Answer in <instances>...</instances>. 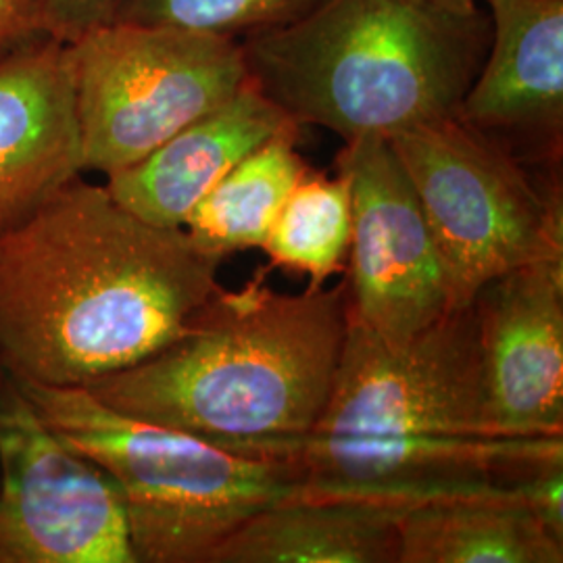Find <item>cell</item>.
I'll return each mask as SVG.
<instances>
[{
    "instance_id": "obj_17",
    "label": "cell",
    "mask_w": 563,
    "mask_h": 563,
    "mask_svg": "<svg viewBox=\"0 0 563 563\" xmlns=\"http://www.w3.org/2000/svg\"><path fill=\"white\" fill-rule=\"evenodd\" d=\"M351 242V192L339 174H307L292 188L262 249L274 265L309 276L320 288L336 274Z\"/></svg>"
},
{
    "instance_id": "obj_20",
    "label": "cell",
    "mask_w": 563,
    "mask_h": 563,
    "mask_svg": "<svg viewBox=\"0 0 563 563\" xmlns=\"http://www.w3.org/2000/svg\"><path fill=\"white\" fill-rule=\"evenodd\" d=\"M516 486L522 504L563 541V457L534 467Z\"/></svg>"
},
{
    "instance_id": "obj_6",
    "label": "cell",
    "mask_w": 563,
    "mask_h": 563,
    "mask_svg": "<svg viewBox=\"0 0 563 563\" xmlns=\"http://www.w3.org/2000/svg\"><path fill=\"white\" fill-rule=\"evenodd\" d=\"M388 141L441 253L453 309L511 269L563 260L562 188L534 180L501 142L457 113Z\"/></svg>"
},
{
    "instance_id": "obj_9",
    "label": "cell",
    "mask_w": 563,
    "mask_h": 563,
    "mask_svg": "<svg viewBox=\"0 0 563 563\" xmlns=\"http://www.w3.org/2000/svg\"><path fill=\"white\" fill-rule=\"evenodd\" d=\"M336 167L351 192L349 320L383 341H407L453 309L420 199L386 136L346 141Z\"/></svg>"
},
{
    "instance_id": "obj_10",
    "label": "cell",
    "mask_w": 563,
    "mask_h": 563,
    "mask_svg": "<svg viewBox=\"0 0 563 563\" xmlns=\"http://www.w3.org/2000/svg\"><path fill=\"white\" fill-rule=\"evenodd\" d=\"M472 309L497 434L563 437V260L486 282Z\"/></svg>"
},
{
    "instance_id": "obj_1",
    "label": "cell",
    "mask_w": 563,
    "mask_h": 563,
    "mask_svg": "<svg viewBox=\"0 0 563 563\" xmlns=\"http://www.w3.org/2000/svg\"><path fill=\"white\" fill-rule=\"evenodd\" d=\"M265 457L297 463L311 499L522 501L516 483L563 457V437L497 434L470 305L397 344L349 320L322 418Z\"/></svg>"
},
{
    "instance_id": "obj_5",
    "label": "cell",
    "mask_w": 563,
    "mask_h": 563,
    "mask_svg": "<svg viewBox=\"0 0 563 563\" xmlns=\"http://www.w3.org/2000/svg\"><path fill=\"white\" fill-rule=\"evenodd\" d=\"M11 378L60 439L120 486L136 563H211L263 509L311 499L295 462L232 453L188 432L142 422L81 386Z\"/></svg>"
},
{
    "instance_id": "obj_2",
    "label": "cell",
    "mask_w": 563,
    "mask_h": 563,
    "mask_svg": "<svg viewBox=\"0 0 563 563\" xmlns=\"http://www.w3.org/2000/svg\"><path fill=\"white\" fill-rule=\"evenodd\" d=\"M218 265L76 178L0 234V369L84 388L144 362L220 290Z\"/></svg>"
},
{
    "instance_id": "obj_3",
    "label": "cell",
    "mask_w": 563,
    "mask_h": 563,
    "mask_svg": "<svg viewBox=\"0 0 563 563\" xmlns=\"http://www.w3.org/2000/svg\"><path fill=\"white\" fill-rule=\"evenodd\" d=\"M349 325L346 288L218 290L178 341L84 386L107 407L265 457L322 418Z\"/></svg>"
},
{
    "instance_id": "obj_18",
    "label": "cell",
    "mask_w": 563,
    "mask_h": 563,
    "mask_svg": "<svg viewBox=\"0 0 563 563\" xmlns=\"http://www.w3.org/2000/svg\"><path fill=\"white\" fill-rule=\"evenodd\" d=\"M320 0H128L115 21L169 25L242 41L299 20Z\"/></svg>"
},
{
    "instance_id": "obj_16",
    "label": "cell",
    "mask_w": 563,
    "mask_h": 563,
    "mask_svg": "<svg viewBox=\"0 0 563 563\" xmlns=\"http://www.w3.org/2000/svg\"><path fill=\"white\" fill-rule=\"evenodd\" d=\"M297 134L265 142L218 181L184 223L195 249L213 262L262 246L282 205L307 174L295 151Z\"/></svg>"
},
{
    "instance_id": "obj_7",
    "label": "cell",
    "mask_w": 563,
    "mask_h": 563,
    "mask_svg": "<svg viewBox=\"0 0 563 563\" xmlns=\"http://www.w3.org/2000/svg\"><path fill=\"white\" fill-rule=\"evenodd\" d=\"M84 172L144 159L249 81L241 42L169 25L113 21L69 42Z\"/></svg>"
},
{
    "instance_id": "obj_15",
    "label": "cell",
    "mask_w": 563,
    "mask_h": 563,
    "mask_svg": "<svg viewBox=\"0 0 563 563\" xmlns=\"http://www.w3.org/2000/svg\"><path fill=\"white\" fill-rule=\"evenodd\" d=\"M562 562V539L518 499L418 505L399 520V563Z\"/></svg>"
},
{
    "instance_id": "obj_8",
    "label": "cell",
    "mask_w": 563,
    "mask_h": 563,
    "mask_svg": "<svg viewBox=\"0 0 563 563\" xmlns=\"http://www.w3.org/2000/svg\"><path fill=\"white\" fill-rule=\"evenodd\" d=\"M0 563H136L120 486L0 369Z\"/></svg>"
},
{
    "instance_id": "obj_21",
    "label": "cell",
    "mask_w": 563,
    "mask_h": 563,
    "mask_svg": "<svg viewBox=\"0 0 563 563\" xmlns=\"http://www.w3.org/2000/svg\"><path fill=\"white\" fill-rule=\"evenodd\" d=\"M34 0H0V55L44 38Z\"/></svg>"
},
{
    "instance_id": "obj_11",
    "label": "cell",
    "mask_w": 563,
    "mask_h": 563,
    "mask_svg": "<svg viewBox=\"0 0 563 563\" xmlns=\"http://www.w3.org/2000/svg\"><path fill=\"white\" fill-rule=\"evenodd\" d=\"M80 120L67 42L0 55V234L80 178Z\"/></svg>"
},
{
    "instance_id": "obj_4",
    "label": "cell",
    "mask_w": 563,
    "mask_h": 563,
    "mask_svg": "<svg viewBox=\"0 0 563 563\" xmlns=\"http://www.w3.org/2000/svg\"><path fill=\"white\" fill-rule=\"evenodd\" d=\"M249 81L297 125L390 139L455 115L483 65L490 20L422 0H320L244 36Z\"/></svg>"
},
{
    "instance_id": "obj_22",
    "label": "cell",
    "mask_w": 563,
    "mask_h": 563,
    "mask_svg": "<svg viewBox=\"0 0 563 563\" xmlns=\"http://www.w3.org/2000/svg\"><path fill=\"white\" fill-rule=\"evenodd\" d=\"M432 7H439L449 13H460V15H470L478 11V0H422Z\"/></svg>"
},
{
    "instance_id": "obj_13",
    "label": "cell",
    "mask_w": 563,
    "mask_h": 563,
    "mask_svg": "<svg viewBox=\"0 0 563 563\" xmlns=\"http://www.w3.org/2000/svg\"><path fill=\"white\" fill-rule=\"evenodd\" d=\"M282 134H299V125L246 81L230 101L181 128L144 159L107 176V190L144 222L184 228L236 163Z\"/></svg>"
},
{
    "instance_id": "obj_12",
    "label": "cell",
    "mask_w": 563,
    "mask_h": 563,
    "mask_svg": "<svg viewBox=\"0 0 563 563\" xmlns=\"http://www.w3.org/2000/svg\"><path fill=\"white\" fill-rule=\"evenodd\" d=\"M490 42L457 115L486 136L551 159L563 128V0H486Z\"/></svg>"
},
{
    "instance_id": "obj_19",
    "label": "cell",
    "mask_w": 563,
    "mask_h": 563,
    "mask_svg": "<svg viewBox=\"0 0 563 563\" xmlns=\"http://www.w3.org/2000/svg\"><path fill=\"white\" fill-rule=\"evenodd\" d=\"M125 2L128 0H34L44 34L67 44L95 27L113 23Z\"/></svg>"
},
{
    "instance_id": "obj_14",
    "label": "cell",
    "mask_w": 563,
    "mask_h": 563,
    "mask_svg": "<svg viewBox=\"0 0 563 563\" xmlns=\"http://www.w3.org/2000/svg\"><path fill=\"white\" fill-rule=\"evenodd\" d=\"M401 507L301 499L242 523L211 563H399Z\"/></svg>"
}]
</instances>
